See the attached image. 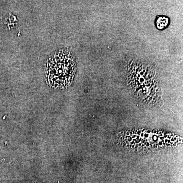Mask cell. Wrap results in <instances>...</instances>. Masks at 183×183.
Listing matches in <instances>:
<instances>
[{"instance_id":"cell-1","label":"cell","mask_w":183,"mask_h":183,"mask_svg":"<svg viewBox=\"0 0 183 183\" xmlns=\"http://www.w3.org/2000/svg\"><path fill=\"white\" fill-rule=\"evenodd\" d=\"M76 72V63L69 51H58L47 63L45 74L47 81L51 87L64 89L72 83Z\"/></svg>"},{"instance_id":"cell-2","label":"cell","mask_w":183,"mask_h":183,"mask_svg":"<svg viewBox=\"0 0 183 183\" xmlns=\"http://www.w3.org/2000/svg\"><path fill=\"white\" fill-rule=\"evenodd\" d=\"M170 24V20L166 17H159L156 20V24L158 29L162 30L167 27Z\"/></svg>"}]
</instances>
